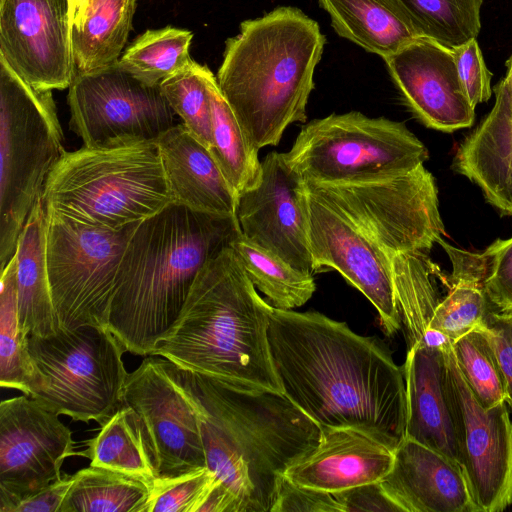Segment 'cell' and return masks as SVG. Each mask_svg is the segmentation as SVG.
Listing matches in <instances>:
<instances>
[{
	"label": "cell",
	"mask_w": 512,
	"mask_h": 512,
	"mask_svg": "<svg viewBox=\"0 0 512 512\" xmlns=\"http://www.w3.org/2000/svg\"><path fill=\"white\" fill-rule=\"evenodd\" d=\"M176 366L198 412L207 467L239 512H271L284 473L318 445L320 426L284 394L239 390Z\"/></svg>",
	"instance_id": "cell-2"
},
{
	"label": "cell",
	"mask_w": 512,
	"mask_h": 512,
	"mask_svg": "<svg viewBox=\"0 0 512 512\" xmlns=\"http://www.w3.org/2000/svg\"><path fill=\"white\" fill-rule=\"evenodd\" d=\"M307 189L345 214L387 255L428 252L445 235L433 175L419 166L376 181L315 184Z\"/></svg>",
	"instance_id": "cell-11"
},
{
	"label": "cell",
	"mask_w": 512,
	"mask_h": 512,
	"mask_svg": "<svg viewBox=\"0 0 512 512\" xmlns=\"http://www.w3.org/2000/svg\"><path fill=\"white\" fill-rule=\"evenodd\" d=\"M45 211L121 230L173 202L156 140H122L65 151L41 194Z\"/></svg>",
	"instance_id": "cell-6"
},
{
	"label": "cell",
	"mask_w": 512,
	"mask_h": 512,
	"mask_svg": "<svg viewBox=\"0 0 512 512\" xmlns=\"http://www.w3.org/2000/svg\"><path fill=\"white\" fill-rule=\"evenodd\" d=\"M256 289L277 309L304 305L316 290L313 274L303 272L275 254L253 244L242 234L231 244Z\"/></svg>",
	"instance_id": "cell-33"
},
{
	"label": "cell",
	"mask_w": 512,
	"mask_h": 512,
	"mask_svg": "<svg viewBox=\"0 0 512 512\" xmlns=\"http://www.w3.org/2000/svg\"><path fill=\"white\" fill-rule=\"evenodd\" d=\"M420 37L454 49L476 39L483 0H393Z\"/></svg>",
	"instance_id": "cell-34"
},
{
	"label": "cell",
	"mask_w": 512,
	"mask_h": 512,
	"mask_svg": "<svg viewBox=\"0 0 512 512\" xmlns=\"http://www.w3.org/2000/svg\"><path fill=\"white\" fill-rule=\"evenodd\" d=\"M17 298L20 325L27 336L45 337L60 329L46 260V212L41 197L17 241Z\"/></svg>",
	"instance_id": "cell-25"
},
{
	"label": "cell",
	"mask_w": 512,
	"mask_h": 512,
	"mask_svg": "<svg viewBox=\"0 0 512 512\" xmlns=\"http://www.w3.org/2000/svg\"><path fill=\"white\" fill-rule=\"evenodd\" d=\"M101 0H80L74 14L71 26L80 25L85 17L95 8Z\"/></svg>",
	"instance_id": "cell-46"
},
{
	"label": "cell",
	"mask_w": 512,
	"mask_h": 512,
	"mask_svg": "<svg viewBox=\"0 0 512 512\" xmlns=\"http://www.w3.org/2000/svg\"><path fill=\"white\" fill-rule=\"evenodd\" d=\"M336 33L384 60L418 34L393 0H318Z\"/></svg>",
	"instance_id": "cell-27"
},
{
	"label": "cell",
	"mask_w": 512,
	"mask_h": 512,
	"mask_svg": "<svg viewBox=\"0 0 512 512\" xmlns=\"http://www.w3.org/2000/svg\"><path fill=\"white\" fill-rule=\"evenodd\" d=\"M394 457V450L360 430L323 428L318 445L291 465L284 477L302 487L337 493L381 482Z\"/></svg>",
	"instance_id": "cell-20"
},
{
	"label": "cell",
	"mask_w": 512,
	"mask_h": 512,
	"mask_svg": "<svg viewBox=\"0 0 512 512\" xmlns=\"http://www.w3.org/2000/svg\"><path fill=\"white\" fill-rule=\"evenodd\" d=\"M68 0H0V56L38 90L75 75Z\"/></svg>",
	"instance_id": "cell-18"
},
{
	"label": "cell",
	"mask_w": 512,
	"mask_h": 512,
	"mask_svg": "<svg viewBox=\"0 0 512 512\" xmlns=\"http://www.w3.org/2000/svg\"><path fill=\"white\" fill-rule=\"evenodd\" d=\"M271 310L228 246L202 267L151 355L232 388L284 394L268 340Z\"/></svg>",
	"instance_id": "cell-4"
},
{
	"label": "cell",
	"mask_w": 512,
	"mask_h": 512,
	"mask_svg": "<svg viewBox=\"0 0 512 512\" xmlns=\"http://www.w3.org/2000/svg\"><path fill=\"white\" fill-rule=\"evenodd\" d=\"M211 70L194 60L160 84V89L182 124L206 148L212 145V108L208 87Z\"/></svg>",
	"instance_id": "cell-38"
},
{
	"label": "cell",
	"mask_w": 512,
	"mask_h": 512,
	"mask_svg": "<svg viewBox=\"0 0 512 512\" xmlns=\"http://www.w3.org/2000/svg\"><path fill=\"white\" fill-rule=\"evenodd\" d=\"M507 66V75L510 78V104H511V114H512V55L506 62Z\"/></svg>",
	"instance_id": "cell-47"
},
{
	"label": "cell",
	"mask_w": 512,
	"mask_h": 512,
	"mask_svg": "<svg viewBox=\"0 0 512 512\" xmlns=\"http://www.w3.org/2000/svg\"><path fill=\"white\" fill-rule=\"evenodd\" d=\"M388 256L409 347L423 338L434 309L440 302L434 278L441 272L426 252H405Z\"/></svg>",
	"instance_id": "cell-32"
},
{
	"label": "cell",
	"mask_w": 512,
	"mask_h": 512,
	"mask_svg": "<svg viewBox=\"0 0 512 512\" xmlns=\"http://www.w3.org/2000/svg\"><path fill=\"white\" fill-rule=\"evenodd\" d=\"M325 36L295 7L246 20L227 39L216 80L251 145L279 144L286 128L305 123Z\"/></svg>",
	"instance_id": "cell-5"
},
{
	"label": "cell",
	"mask_w": 512,
	"mask_h": 512,
	"mask_svg": "<svg viewBox=\"0 0 512 512\" xmlns=\"http://www.w3.org/2000/svg\"><path fill=\"white\" fill-rule=\"evenodd\" d=\"M490 113L459 146L453 168L476 183L487 202L512 215V114L510 78L494 88Z\"/></svg>",
	"instance_id": "cell-24"
},
{
	"label": "cell",
	"mask_w": 512,
	"mask_h": 512,
	"mask_svg": "<svg viewBox=\"0 0 512 512\" xmlns=\"http://www.w3.org/2000/svg\"><path fill=\"white\" fill-rule=\"evenodd\" d=\"M240 235L237 217L175 202L137 224L121 259L107 324L125 352L152 354L180 316L202 267Z\"/></svg>",
	"instance_id": "cell-3"
},
{
	"label": "cell",
	"mask_w": 512,
	"mask_h": 512,
	"mask_svg": "<svg viewBox=\"0 0 512 512\" xmlns=\"http://www.w3.org/2000/svg\"><path fill=\"white\" fill-rule=\"evenodd\" d=\"M271 512H341L333 493L296 485L283 477Z\"/></svg>",
	"instance_id": "cell-42"
},
{
	"label": "cell",
	"mask_w": 512,
	"mask_h": 512,
	"mask_svg": "<svg viewBox=\"0 0 512 512\" xmlns=\"http://www.w3.org/2000/svg\"><path fill=\"white\" fill-rule=\"evenodd\" d=\"M124 400L148 428L156 454L157 479L207 467L198 412L173 362L145 357L137 369L128 373Z\"/></svg>",
	"instance_id": "cell-13"
},
{
	"label": "cell",
	"mask_w": 512,
	"mask_h": 512,
	"mask_svg": "<svg viewBox=\"0 0 512 512\" xmlns=\"http://www.w3.org/2000/svg\"><path fill=\"white\" fill-rule=\"evenodd\" d=\"M438 244L448 255L452 272L443 282L448 286V294L434 309L428 329L442 333L453 342L481 326L490 312L484 288L488 256L486 251L470 252L454 247L443 238Z\"/></svg>",
	"instance_id": "cell-26"
},
{
	"label": "cell",
	"mask_w": 512,
	"mask_h": 512,
	"mask_svg": "<svg viewBox=\"0 0 512 512\" xmlns=\"http://www.w3.org/2000/svg\"><path fill=\"white\" fill-rule=\"evenodd\" d=\"M0 288V385L28 395L32 365L23 332L17 298V256L1 271Z\"/></svg>",
	"instance_id": "cell-36"
},
{
	"label": "cell",
	"mask_w": 512,
	"mask_h": 512,
	"mask_svg": "<svg viewBox=\"0 0 512 512\" xmlns=\"http://www.w3.org/2000/svg\"><path fill=\"white\" fill-rule=\"evenodd\" d=\"M341 512H404L381 482L368 483L333 493Z\"/></svg>",
	"instance_id": "cell-43"
},
{
	"label": "cell",
	"mask_w": 512,
	"mask_h": 512,
	"mask_svg": "<svg viewBox=\"0 0 512 512\" xmlns=\"http://www.w3.org/2000/svg\"><path fill=\"white\" fill-rule=\"evenodd\" d=\"M74 479V474L62 476L38 493L18 502L11 512H59Z\"/></svg>",
	"instance_id": "cell-45"
},
{
	"label": "cell",
	"mask_w": 512,
	"mask_h": 512,
	"mask_svg": "<svg viewBox=\"0 0 512 512\" xmlns=\"http://www.w3.org/2000/svg\"><path fill=\"white\" fill-rule=\"evenodd\" d=\"M208 87L212 108L210 152L239 197L256 188L261 181L259 150L248 141L212 72L208 76Z\"/></svg>",
	"instance_id": "cell-30"
},
{
	"label": "cell",
	"mask_w": 512,
	"mask_h": 512,
	"mask_svg": "<svg viewBox=\"0 0 512 512\" xmlns=\"http://www.w3.org/2000/svg\"><path fill=\"white\" fill-rule=\"evenodd\" d=\"M381 484L404 512H479L461 466L408 438Z\"/></svg>",
	"instance_id": "cell-22"
},
{
	"label": "cell",
	"mask_w": 512,
	"mask_h": 512,
	"mask_svg": "<svg viewBox=\"0 0 512 512\" xmlns=\"http://www.w3.org/2000/svg\"><path fill=\"white\" fill-rule=\"evenodd\" d=\"M136 0H101L78 26L71 28L75 72L116 63L126 45Z\"/></svg>",
	"instance_id": "cell-29"
},
{
	"label": "cell",
	"mask_w": 512,
	"mask_h": 512,
	"mask_svg": "<svg viewBox=\"0 0 512 512\" xmlns=\"http://www.w3.org/2000/svg\"><path fill=\"white\" fill-rule=\"evenodd\" d=\"M461 83L470 103L486 102L492 95V73L488 70L476 39L453 49Z\"/></svg>",
	"instance_id": "cell-41"
},
{
	"label": "cell",
	"mask_w": 512,
	"mask_h": 512,
	"mask_svg": "<svg viewBox=\"0 0 512 512\" xmlns=\"http://www.w3.org/2000/svg\"><path fill=\"white\" fill-rule=\"evenodd\" d=\"M445 345L438 347L417 341L408 347L402 368L406 389L405 438L427 446L461 466L447 386Z\"/></svg>",
	"instance_id": "cell-21"
},
{
	"label": "cell",
	"mask_w": 512,
	"mask_h": 512,
	"mask_svg": "<svg viewBox=\"0 0 512 512\" xmlns=\"http://www.w3.org/2000/svg\"><path fill=\"white\" fill-rule=\"evenodd\" d=\"M283 154L305 182L315 184L392 178L428 159L425 145L403 123L358 111L308 122Z\"/></svg>",
	"instance_id": "cell-9"
},
{
	"label": "cell",
	"mask_w": 512,
	"mask_h": 512,
	"mask_svg": "<svg viewBox=\"0 0 512 512\" xmlns=\"http://www.w3.org/2000/svg\"><path fill=\"white\" fill-rule=\"evenodd\" d=\"M79 452L91 466L102 467L138 478L151 488L158 478L154 445L142 417L125 405L86 441Z\"/></svg>",
	"instance_id": "cell-28"
},
{
	"label": "cell",
	"mask_w": 512,
	"mask_h": 512,
	"mask_svg": "<svg viewBox=\"0 0 512 512\" xmlns=\"http://www.w3.org/2000/svg\"><path fill=\"white\" fill-rule=\"evenodd\" d=\"M64 152L51 90L32 87L0 56L1 271L16 253L19 235Z\"/></svg>",
	"instance_id": "cell-7"
},
{
	"label": "cell",
	"mask_w": 512,
	"mask_h": 512,
	"mask_svg": "<svg viewBox=\"0 0 512 512\" xmlns=\"http://www.w3.org/2000/svg\"><path fill=\"white\" fill-rule=\"evenodd\" d=\"M447 386L461 468L479 512H502L512 503V422L505 403L484 409L467 385L451 341L445 345Z\"/></svg>",
	"instance_id": "cell-14"
},
{
	"label": "cell",
	"mask_w": 512,
	"mask_h": 512,
	"mask_svg": "<svg viewBox=\"0 0 512 512\" xmlns=\"http://www.w3.org/2000/svg\"><path fill=\"white\" fill-rule=\"evenodd\" d=\"M307 201L314 271H338L376 308L385 334L394 335L402 320L389 256L345 214L308 189Z\"/></svg>",
	"instance_id": "cell-16"
},
{
	"label": "cell",
	"mask_w": 512,
	"mask_h": 512,
	"mask_svg": "<svg viewBox=\"0 0 512 512\" xmlns=\"http://www.w3.org/2000/svg\"><path fill=\"white\" fill-rule=\"evenodd\" d=\"M27 348V396L48 410L101 427L125 406V350L107 328H60L49 336H28Z\"/></svg>",
	"instance_id": "cell-8"
},
{
	"label": "cell",
	"mask_w": 512,
	"mask_h": 512,
	"mask_svg": "<svg viewBox=\"0 0 512 512\" xmlns=\"http://www.w3.org/2000/svg\"><path fill=\"white\" fill-rule=\"evenodd\" d=\"M35 399L23 394L0 404V512L61 479L75 452L72 432Z\"/></svg>",
	"instance_id": "cell-15"
},
{
	"label": "cell",
	"mask_w": 512,
	"mask_h": 512,
	"mask_svg": "<svg viewBox=\"0 0 512 512\" xmlns=\"http://www.w3.org/2000/svg\"><path fill=\"white\" fill-rule=\"evenodd\" d=\"M79 2H80V0H68L69 15H70L71 24H72V20H73L75 12L77 10Z\"/></svg>",
	"instance_id": "cell-48"
},
{
	"label": "cell",
	"mask_w": 512,
	"mask_h": 512,
	"mask_svg": "<svg viewBox=\"0 0 512 512\" xmlns=\"http://www.w3.org/2000/svg\"><path fill=\"white\" fill-rule=\"evenodd\" d=\"M74 477L59 512H149L151 487L138 478L91 465Z\"/></svg>",
	"instance_id": "cell-31"
},
{
	"label": "cell",
	"mask_w": 512,
	"mask_h": 512,
	"mask_svg": "<svg viewBox=\"0 0 512 512\" xmlns=\"http://www.w3.org/2000/svg\"><path fill=\"white\" fill-rule=\"evenodd\" d=\"M192 37L191 31L170 26L147 30L126 48L118 63L143 83L160 86L193 60L189 55Z\"/></svg>",
	"instance_id": "cell-35"
},
{
	"label": "cell",
	"mask_w": 512,
	"mask_h": 512,
	"mask_svg": "<svg viewBox=\"0 0 512 512\" xmlns=\"http://www.w3.org/2000/svg\"><path fill=\"white\" fill-rule=\"evenodd\" d=\"M236 217L245 239L303 272L315 273L308 239L306 182L283 153L266 155L260 183L238 197Z\"/></svg>",
	"instance_id": "cell-17"
},
{
	"label": "cell",
	"mask_w": 512,
	"mask_h": 512,
	"mask_svg": "<svg viewBox=\"0 0 512 512\" xmlns=\"http://www.w3.org/2000/svg\"><path fill=\"white\" fill-rule=\"evenodd\" d=\"M384 61L405 103L425 126L452 132L473 124L475 107L461 83L453 49L417 37Z\"/></svg>",
	"instance_id": "cell-19"
},
{
	"label": "cell",
	"mask_w": 512,
	"mask_h": 512,
	"mask_svg": "<svg viewBox=\"0 0 512 512\" xmlns=\"http://www.w3.org/2000/svg\"><path fill=\"white\" fill-rule=\"evenodd\" d=\"M268 340L284 395L321 429L355 428L394 451L405 439L403 369L381 340L319 312L274 307Z\"/></svg>",
	"instance_id": "cell-1"
},
{
	"label": "cell",
	"mask_w": 512,
	"mask_h": 512,
	"mask_svg": "<svg viewBox=\"0 0 512 512\" xmlns=\"http://www.w3.org/2000/svg\"><path fill=\"white\" fill-rule=\"evenodd\" d=\"M506 382V402L512 408V312L490 311L484 322Z\"/></svg>",
	"instance_id": "cell-44"
},
{
	"label": "cell",
	"mask_w": 512,
	"mask_h": 512,
	"mask_svg": "<svg viewBox=\"0 0 512 512\" xmlns=\"http://www.w3.org/2000/svg\"><path fill=\"white\" fill-rule=\"evenodd\" d=\"M46 212V260L60 328H107L121 259L137 224L92 227Z\"/></svg>",
	"instance_id": "cell-10"
},
{
	"label": "cell",
	"mask_w": 512,
	"mask_h": 512,
	"mask_svg": "<svg viewBox=\"0 0 512 512\" xmlns=\"http://www.w3.org/2000/svg\"><path fill=\"white\" fill-rule=\"evenodd\" d=\"M460 371L484 409L506 403V382L484 323L451 342Z\"/></svg>",
	"instance_id": "cell-37"
},
{
	"label": "cell",
	"mask_w": 512,
	"mask_h": 512,
	"mask_svg": "<svg viewBox=\"0 0 512 512\" xmlns=\"http://www.w3.org/2000/svg\"><path fill=\"white\" fill-rule=\"evenodd\" d=\"M485 251L488 256L486 295L499 311L512 312V237L496 240Z\"/></svg>",
	"instance_id": "cell-40"
},
{
	"label": "cell",
	"mask_w": 512,
	"mask_h": 512,
	"mask_svg": "<svg viewBox=\"0 0 512 512\" xmlns=\"http://www.w3.org/2000/svg\"><path fill=\"white\" fill-rule=\"evenodd\" d=\"M70 129L85 146L122 140H156L176 125L160 86L125 71L118 61L90 72H75L69 86Z\"/></svg>",
	"instance_id": "cell-12"
},
{
	"label": "cell",
	"mask_w": 512,
	"mask_h": 512,
	"mask_svg": "<svg viewBox=\"0 0 512 512\" xmlns=\"http://www.w3.org/2000/svg\"><path fill=\"white\" fill-rule=\"evenodd\" d=\"M156 141L173 202L201 213L236 217L238 195L210 150L182 123Z\"/></svg>",
	"instance_id": "cell-23"
},
{
	"label": "cell",
	"mask_w": 512,
	"mask_h": 512,
	"mask_svg": "<svg viewBox=\"0 0 512 512\" xmlns=\"http://www.w3.org/2000/svg\"><path fill=\"white\" fill-rule=\"evenodd\" d=\"M217 482L208 467L173 478L157 479L151 488L149 512H198Z\"/></svg>",
	"instance_id": "cell-39"
}]
</instances>
